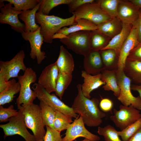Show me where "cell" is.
<instances>
[{
	"label": "cell",
	"mask_w": 141,
	"mask_h": 141,
	"mask_svg": "<svg viewBox=\"0 0 141 141\" xmlns=\"http://www.w3.org/2000/svg\"><path fill=\"white\" fill-rule=\"evenodd\" d=\"M81 86L80 84L77 85L78 93L71 107L75 113L82 117L86 126L90 127L98 126L102 123V119L106 114L99 109L97 99L93 98L90 99L84 96Z\"/></svg>",
	"instance_id": "6da1fadb"
},
{
	"label": "cell",
	"mask_w": 141,
	"mask_h": 141,
	"mask_svg": "<svg viewBox=\"0 0 141 141\" xmlns=\"http://www.w3.org/2000/svg\"><path fill=\"white\" fill-rule=\"evenodd\" d=\"M36 23L40 25V33L45 42L51 43L54 36L62 28L77 23L74 15L69 18H63L54 15H46L37 12L36 15Z\"/></svg>",
	"instance_id": "7a4b0ae2"
},
{
	"label": "cell",
	"mask_w": 141,
	"mask_h": 141,
	"mask_svg": "<svg viewBox=\"0 0 141 141\" xmlns=\"http://www.w3.org/2000/svg\"><path fill=\"white\" fill-rule=\"evenodd\" d=\"M17 107L23 115L27 128L32 132L36 141H44L46 131L39 105L33 103L26 107Z\"/></svg>",
	"instance_id": "3957f363"
},
{
	"label": "cell",
	"mask_w": 141,
	"mask_h": 141,
	"mask_svg": "<svg viewBox=\"0 0 141 141\" xmlns=\"http://www.w3.org/2000/svg\"><path fill=\"white\" fill-rule=\"evenodd\" d=\"M20 86L19 96L16 100L17 106L26 107L33 103L37 97V94L31 88V84L35 83L37 79L35 72L31 67L27 68L24 74L18 77Z\"/></svg>",
	"instance_id": "277c9868"
},
{
	"label": "cell",
	"mask_w": 141,
	"mask_h": 141,
	"mask_svg": "<svg viewBox=\"0 0 141 141\" xmlns=\"http://www.w3.org/2000/svg\"><path fill=\"white\" fill-rule=\"evenodd\" d=\"M91 31L83 30L70 34L60 39L67 48L77 54L84 56L91 50L90 38Z\"/></svg>",
	"instance_id": "5b68a950"
},
{
	"label": "cell",
	"mask_w": 141,
	"mask_h": 141,
	"mask_svg": "<svg viewBox=\"0 0 141 141\" xmlns=\"http://www.w3.org/2000/svg\"><path fill=\"white\" fill-rule=\"evenodd\" d=\"M32 88L37 94V97L40 100L47 104L55 111H58L63 114L75 119L78 115L75 113L72 107L64 103L54 93L47 92L44 88L38 83H34Z\"/></svg>",
	"instance_id": "8992f818"
},
{
	"label": "cell",
	"mask_w": 141,
	"mask_h": 141,
	"mask_svg": "<svg viewBox=\"0 0 141 141\" xmlns=\"http://www.w3.org/2000/svg\"><path fill=\"white\" fill-rule=\"evenodd\" d=\"M75 16V20L84 19L97 25L110 20L111 18L106 14L101 8L97 1L84 4L72 13Z\"/></svg>",
	"instance_id": "52a82bcc"
},
{
	"label": "cell",
	"mask_w": 141,
	"mask_h": 141,
	"mask_svg": "<svg viewBox=\"0 0 141 141\" xmlns=\"http://www.w3.org/2000/svg\"><path fill=\"white\" fill-rule=\"evenodd\" d=\"M116 77L120 93L117 97L122 104L126 106L131 105L135 108L141 110V98L139 96H134L131 91V80L125 74L124 71L116 70Z\"/></svg>",
	"instance_id": "ba28073f"
},
{
	"label": "cell",
	"mask_w": 141,
	"mask_h": 141,
	"mask_svg": "<svg viewBox=\"0 0 141 141\" xmlns=\"http://www.w3.org/2000/svg\"><path fill=\"white\" fill-rule=\"evenodd\" d=\"M0 127L3 131L4 138L17 134L22 137L26 141H36L33 135L27 130L23 115L20 110L17 115L9 119L8 123L0 125Z\"/></svg>",
	"instance_id": "9c48e42d"
},
{
	"label": "cell",
	"mask_w": 141,
	"mask_h": 141,
	"mask_svg": "<svg viewBox=\"0 0 141 141\" xmlns=\"http://www.w3.org/2000/svg\"><path fill=\"white\" fill-rule=\"evenodd\" d=\"M114 115L110 117L116 126L122 131L141 117L140 111L131 105H120L119 110L113 109Z\"/></svg>",
	"instance_id": "30bf717a"
},
{
	"label": "cell",
	"mask_w": 141,
	"mask_h": 141,
	"mask_svg": "<svg viewBox=\"0 0 141 141\" xmlns=\"http://www.w3.org/2000/svg\"><path fill=\"white\" fill-rule=\"evenodd\" d=\"M25 55L22 50L18 52L10 60L0 61V79L6 81L12 78L18 77L21 70L24 72L27 67L24 62Z\"/></svg>",
	"instance_id": "8fae6325"
},
{
	"label": "cell",
	"mask_w": 141,
	"mask_h": 141,
	"mask_svg": "<svg viewBox=\"0 0 141 141\" xmlns=\"http://www.w3.org/2000/svg\"><path fill=\"white\" fill-rule=\"evenodd\" d=\"M82 117L77 118L68 126L62 138V141H73L76 138L82 137L91 141H98L100 138L88 131L85 127Z\"/></svg>",
	"instance_id": "7c38bea8"
},
{
	"label": "cell",
	"mask_w": 141,
	"mask_h": 141,
	"mask_svg": "<svg viewBox=\"0 0 141 141\" xmlns=\"http://www.w3.org/2000/svg\"><path fill=\"white\" fill-rule=\"evenodd\" d=\"M40 27L36 31L32 32H22V38L25 40L28 41L30 45L31 50L30 55L33 59L36 58L37 62L40 64L46 57L45 53L42 51L41 48L44 39L40 33Z\"/></svg>",
	"instance_id": "4fadbf2b"
},
{
	"label": "cell",
	"mask_w": 141,
	"mask_h": 141,
	"mask_svg": "<svg viewBox=\"0 0 141 141\" xmlns=\"http://www.w3.org/2000/svg\"><path fill=\"white\" fill-rule=\"evenodd\" d=\"M12 4L10 3L6 4L0 9V23L9 25L11 29L21 33L25 30V25L19 19V16L22 11L14 10Z\"/></svg>",
	"instance_id": "5bb4252c"
},
{
	"label": "cell",
	"mask_w": 141,
	"mask_h": 141,
	"mask_svg": "<svg viewBox=\"0 0 141 141\" xmlns=\"http://www.w3.org/2000/svg\"><path fill=\"white\" fill-rule=\"evenodd\" d=\"M58 74V69L55 62L43 69L38 78V83L49 93L55 92Z\"/></svg>",
	"instance_id": "9a60e30c"
},
{
	"label": "cell",
	"mask_w": 141,
	"mask_h": 141,
	"mask_svg": "<svg viewBox=\"0 0 141 141\" xmlns=\"http://www.w3.org/2000/svg\"><path fill=\"white\" fill-rule=\"evenodd\" d=\"M139 43L136 29L132 26L130 34L120 50L117 64V70L124 71L126 61L130 53Z\"/></svg>",
	"instance_id": "2e32d148"
},
{
	"label": "cell",
	"mask_w": 141,
	"mask_h": 141,
	"mask_svg": "<svg viewBox=\"0 0 141 141\" xmlns=\"http://www.w3.org/2000/svg\"><path fill=\"white\" fill-rule=\"evenodd\" d=\"M140 10L129 1L120 0L117 17L122 23L132 25L137 19Z\"/></svg>",
	"instance_id": "e0dca14e"
},
{
	"label": "cell",
	"mask_w": 141,
	"mask_h": 141,
	"mask_svg": "<svg viewBox=\"0 0 141 141\" xmlns=\"http://www.w3.org/2000/svg\"><path fill=\"white\" fill-rule=\"evenodd\" d=\"M75 20L76 24L69 26V27L62 28L54 36L53 39H61L70 34L81 31H92L97 29V25L87 20L81 19Z\"/></svg>",
	"instance_id": "ac0fdd59"
},
{
	"label": "cell",
	"mask_w": 141,
	"mask_h": 141,
	"mask_svg": "<svg viewBox=\"0 0 141 141\" xmlns=\"http://www.w3.org/2000/svg\"><path fill=\"white\" fill-rule=\"evenodd\" d=\"M84 57V70L88 74L97 75L104 69V64L98 51L91 50Z\"/></svg>",
	"instance_id": "d6986e66"
},
{
	"label": "cell",
	"mask_w": 141,
	"mask_h": 141,
	"mask_svg": "<svg viewBox=\"0 0 141 141\" xmlns=\"http://www.w3.org/2000/svg\"><path fill=\"white\" fill-rule=\"evenodd\" d=\"M101 73L92 75L88 74L84 70L81 71V76L84 78V83L81 85V91L84 96L90 99V94L92 91L105 84V83L101 79Z\"/></svg>",
	"instance_id": "ffe728a7"
},
{
	"label": "cell",
	"mask_w": 141,
	"mask_h": 141,
	"mask_svg": "<svg viewBox=\"0 0 141 141\" xmlns=\"http://www.w3.org/2000/svg\"><path fill=\"white\" fill-rule=\"evenodd\" d=\"M56 62L59 72L72 75L74 67L73 58L72 54L63 45L60 46L59 56Z\"/></svg>",
	"instance_id": "44dd1931"
},
{
	"label": "cell",
	"mask_w": 141,
	"mask_h": 141,
	"mask_svg": "<svg viewBox=\"0 0 141 141\" xmlns=\"http://www.w3.org/2000/svg\"><path fill=\"white\" fill-rule=\"evenodd\" d=\"M131 28L130 25L122 23L121 31L112 38L108 44L100 51L112 49L119 56L121 48L129 35Z\"/></svg>",
	"instance_id": "7402d4cb"
},
{
	"label": "cell",
	"mask_w": 141,
	"mask_h": 141,
	"mask_svg": "<svg viewBox=\"0 0 141 141\" xmlns=\"http://www.w3.org/2000/svg\"><path fill=\"white\" fill-rule=\"evenodd\" d=\"M101 72V79L105 83L103 88L105 91H112L114 95L118 97L120 95V89L118 83L116 70L104 69Z\"/></svg>",
	"instance_id": "603a6c76"
},
{
	"label": "cell",
	"mask_w": 141,
	"mask_h": 141,
	"mask_svg": "<svg viewBox=\"0 0 141 141\" xmlns=\"http://www.w3.org/2000/svg\"><path fill=\"white\" fill-rule=\"evenodd\" d=\"M41 3H39L33 9L23 11L19 15V18L24 22L25 25L26 32H32L37 30L40 26L37 24L36 15L39 9Z\"/></svg>",
	"instance_id": "cb8c5ba5"
},
{
	"label": "cell",
	"mask_w": 141,
	"mask_h": 141,
	"mask_svg": "<svg viewBox=\"0 0 141 141\" xmlns=\"http://www.w3.org/2000/svg\"><path fill=\"white\" fill-rule=\"evenodd\" d=\"M122 24L117 17L113 18L97 25V30L106 36L113 38L121 31Z\"/></svg>",
	"instance_id": "d4e9b609"
},
{
	"label": "cell",
	"mask_w": 141,
	"mask_h": 141,
	"mask_svg": "<svg viewBox=\"0 0 141 141\" xmlns=\"http://www.w3.org/2000/svg\"><path fill=\"white\" fill-rule=\"evenodd\" d=\"M124 71L131 80L141 84V60L127 57Z\"/></svg>",
	"instance_id": "484cf974"
},
{
	"label": "cell",
	"mask_w": 141,
	"mask_h": 141,
	"mask_svg": "<svg viewBox=\"0 0 141 141\" xmlns=\"http://www.w3.org/2000/svg\"><path fill=\"white\" fill-rule=\"evenodd\" d=\"M20 86L19 82L14 79L8 86L0 93V105L12 102L15 95L20 92Z\"/></svg>",
	"instance_id": "4316f807"
},
{
	"label": "cell",
	"mask_w": 141,
	"mask_h": 141,
	"mask_svg": "<svg viewBox=\"0 0 141 141\" xmlns=\"http://www.w3.org/2000/svg\"><path fill=\"white\" fill-rule=\"evenodd\" d=\"M39 106L44 125L54 129L53 124L56 114L55 111L47 104L40 101Z\"/></svg>",
	"instance_id": "83f0119b"
},
{
	"label": "cell",
	"mask_w": 141,
	"mask_h": 141,
	"mask_svg": "<svg viewBox=\"0 0 141 141\" xmlns=\"http://www.w3.org/2000/svg\"><path fill=\"white\" fill-rule=\"evenodd\" d=\"M72 77V75L64 74L59 72L55 92L61 100L65 90L71 83Z\"/></svg>",
	"instance_id": "f1b7e54d"
},
{
	"label": "cell",
	"mask_w": 141,
	"mask_h": 141,
	"mask_svg": "<svg viewBox=\"0 0 141 141\" xmlns=\"http://www.w3.org/2000/svg\"><path fill=\"white\" fill-rule=\"evenodd\" d=\"M102 10L111 18L117 17L119 0H100L98 1Z\"/></svg>",
	"instance_id": "f546056e"
},
{
	"label": "cell",
	"mask_w": 141,
	"mask_h": 141,
	"mask_svg": "<svg viewBox=\"0 0 141 141\" xmlns=\"http://www.w3.org/2000/svg\"><path fill=\"white\" fill-rule=\"evenodd\" d=\"M104 35L97 30L91 31L90 38L91 50H100L106 45L107 40Z\"/></svg>",
	"instance_id": "4dcf8cb0"
},
{
	"label": "cell",
	"mask_w": 141,
	"mask_h": 141,
	"mask_svg": "<svg viewBox=\"0 0 141 141\" xmlns=\"http://www.w3.org/2000/svg\"><path fill=\"white\" fill-rule=\"evenodd\" d=\"M53 125L54 129L61 132L66 130L69 125L73 122L72 118L56 110Z\"/></svg>",
	"instance_id": "1f68e13d"
},
{
	"label": "cell",
	"mask_w": 141,
	"mask_h": 141,
	"mask_svg": "<svg viewBox=\"0 0 141 141\" xmlns=\"http://www.w3.org/2000/svg\"><path fill=\"white\" fill-rule=\"evenodd\" d=\"M114 127L108 124L103 127H99L97 133L103 136L105 141H122Z\"/></svg>",
	"instance_id": "d6a6232c"
},
{
	"label": "cell",
	"mask_w": 141,
	"mask_h": 141,
	"mask_svg": "<svg viewBox=\"0 0 141 141\" xmlns=\"http://www.w3.org/2000/svg\"><path fill=\"white\" fill-rule=\"evenodd\" d=\"M13 5V9L20 11L31 10L39 3L40 0H3Z\"/></svg>",
	"instance_id": "836d02e7"
},
{
	"label": "cell",
	"mask_w": 141,
	"mask_h": 141,
	"mask_svg": "<svg viewBox=\"0 0 141 141\" xmlns=\"http://www.w3.org/2000/svg\"><path fill=\"white\" fill-rule=\"evenodd\" d=\"M71 0H40L41 3L38 12L48 15L50 11L55 7L62 4L68 5Z\"/></svg>",
	"instance_id": "e575fe53"
},
{
	"label": "cell",
	"mask_w": 141,
	"mask_h": 141,
	"mask_svg": "<svg viewBox=\"0 0 141 141\" xmlns=\"http://www.w3.org/2000/svg\"><path fill=\"white\" fill-rule=\"evenodd\" d=\"M141 127V117L124 130L118 132L122 141H127Z\"/></svg>",
	"instance_id": "d590c367"
},
{
	"label": "cell",
	"mask_w": 141,
	"mask_h": 141,
	"mask_svg": "<svg viewBox=\"0 0 141 141\" xmlns=\"http://www.w3.org/2000/svg\"><path fill=\"white\" fill-rule=\"evenodd\" d=\"M104 64L106 67H110L114 63L116 54L112 49L101 50L99 52Z\"/></svg>",
	"instance_id": "8d00e7d4"
},
{
	"label": "cell",
	"mask_w": 141,
	"mask_h": 141,
	"mask_svg": "<svg viewBox=\"0 0 141 141\" xmlns=\"http://www.w3.org/2000/svg\"><path fill=\"white\" fill-rule=\"evenodd\" d=\"M18 111L15 110L14 106L11 105L8 108H4L0 106V122L9 121L10 118L17 115Z\"/></svg>",
	"instance_id": "74e56055"
},
{
	"label": "cell",
	"mask_w": 141,
	"mask_h": 141,
	"mask_svg": "<svg viewBox=\"0 0 141 141\" xmlns=\"http://www.w3.org/2000/svg\"><path fill=\"white\" fill-rule=\"evenodd\" d=\"M46 128L44 141H62L60 132L48 126H46Z\"/></svg>",
	"instance_id": "f35d334b"
},
{
	"label": "cell",
	"mask_w": 141,
	"mask_h": 141,
	"mask_svg": "<svg viewBox=\"0 0 141 141\" xmlns=\"http://www.w3.org/2000/svg\"><path fill=\"white\" fill-rule=\"evenodd\" d=\"M94 0H71L68 5L69 11L72 13L83 5L89 3H92Z\"/></svg>",
	"instance_id": "ab89813d"
},
{
	"label": "cell",
	"mask_w": 141,
	"mask_h": 141,
	"mask_svg": "<svg viewBox=\"0 0 141 141\" xmlns=\"http://www.w3.org/2000/svg\"><path fill=\"white\" fill-rule=\"evenodd\" d=\"M99 104L101 109L104 112L110 111L113 106V103L112 101L107 98L102 99L101 101Z\"/></svg>",
	"instance_id": "60d3db41"
},
{
	"label": "cell",
	"mask_w": 141,
	"mask_h": 141,
	"mask_svg": "<svg viewBox=\"0 0 141 141\" xmlns=\"http://www.w3.org/2000/svg\"><path fill=\"white\" fill-rule=\"evenodd\" d=\"M128 58L141 60V42L130 51Z\"/></svg>",
	"instance_id": "b9f144b4"
},
{
	"label": "cell",
	"mask_w": 141,
	"mask_h": 141,
	"mask_svg": "<svg viewBox=\"0 0 141 141\" xmlns=\"http://www.w3.org/2000/svg\"><path fill=\"white\" fill-rule=\"evenodd\" d=\"M136 29L138 39L141 42V8H140L138 17L134 22L132 24Z\"/></svg>",
	"instance_id": "7bdbcfd3"
},
{
	"label": "cell",
	"mask_w": 141,
	"mask_h": 141,
	"mask_svg": "<svg viewBox=\"0 0 141 141\" xmlns=\"http://www.w3.org/2000/svg\"><path fill=\"white\" fill-rule=\"evenodd\" d=\"M127 141H141V127Z\"/></svg>",
	"instance_id": "ee69618b"
},
{
	"label": "cell",
	"mask_w": 141,
	"mask_h": 141,
	"mask_svg": "<svg viewBox=\"0 0 141 141\" xmlns=\"http://www.w3.org/2000/svg\"><path fill=\"white\" fill-rule=\"evenodd\" d=\"M131 89L138 92L141 98V84L140 85H132L131 87Z\"/></svg>",
	"instance_id": "f6af8a7d"
},
{
	"label": "cell",
	"mask_w": 141,
	"mask_h": 141,
	"mask_svg": "<svg viewBox=\"0 0 141 141\" xmlns=\"http://www.w3.org/2000/svg\"><path fill=\"white\" fill-rule=\"evenodd\" d=\"M129 1L137 7L141 8V0H131Z\"/></svg>",
	"instance_id": "bcb514c9"
},
{
	"label": "cell",
	"mask_w": 141,
	"mask_h": 141,
	"mask_svg": "<svg viewBox=\"0 0 141 141\" xmlns=\"http://www.w3.org/2000/svg\"><path fill=\"white\" fill-rule=\"evenodd\" d=\"M3 2H4L3 0H0V8H3V7L5 4H4Z\"/></svg>",
	"instance_id": "7dc6e473"
},
{
	"label": "cell",
	"mask_w": 141,
	"mask_h": 141,
	"mask_svg": "<svg viewBox=\"0 0 141 141\" xmlns=\"http://www.w3.org/2000/svg\"><path fill=\"white\" fill-rule=\"evenodd\" d=\"M75 140V141H78ZM91 141L88 139L85 138V139L84 140L82 141Z\"/></svg>",
	"instance_id": "c3c4849f"
}]
</instances>
